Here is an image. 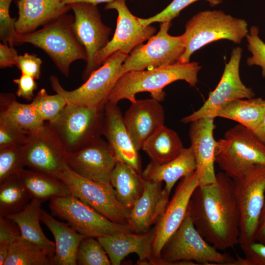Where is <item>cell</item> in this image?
I'll return each mask as SVG.
<instances>
[{
    "mask_svg": "<svg viewBox=\"0 0 265 265\" xmlns=\"http://www.w3.org/2000/svg\"><path fill=\"white\" fill-rule=\"evenodd\" d=\"M187 212L199 233L217 250L238 244L240 215L233 180L223 171L216 174L214 183L196 187Z\"/></svg>",
    "mask_w": 265,
    "mask_h": 265,
    "instance_id": "6da1fadb",
    "label": "cell"
},
{
    "mask_svg": "<svg viewBox=\"0 0 265 265\" xmlns=\"http://www.w3.org/2000/svg\"><path fill=\"white\" fill-rule=\"evenodd\" d=\"M201 68L196 62H177L159 67L127 72L117 80L107 101L117 104L121 100L127 99L132 103L136 101L137 93L148 92L152 98L161 102L165 95L163 89L172 82L183 80L190 86H195Z\"/></svg>",
    "mask_w": 265,
    "mask_h": 265,
    "instance_id": "7a4b0ae2",
    "label": "cell"
},
{
    "mask_svg": "<svg viewBox=\"0 0 265 265\" xmlns=\"http://www.w3.org/2000/svg\"><path fill=\"white\" fill-rule=\"evenodd\" d=\"M74 17L65 13L32 32L17 35L15 45L29 43L42 50L66 77L71 64L78 60L87 61L86 50L73 29Z\"/></svg>",
    "mask_w": 265,
    "mask_h": 265,
    "instance_id": "3957f363",
    "label": "cell"
},
{
    "mask_svg": "<svg viewBox=\"0 0 265 265\" xmlns=\"http://www.w3.org/2000/svg\"><path fill=\"white\" fill-rule=\"evenodd\" d=\"M197 231L187 212L160 252V265H236L237 260L222 253Z\"/></svg>",
    "mask_w": 265,
    "mask_h": 265,
    "instance_id": "277c9868",
    "label": "cell"
},
{
    "mask_svg": "<svg viewBox=\"0 0 265 265\" xmlns=\"http://www.w3.org/2000/svg\"><path fill=\"white\" fill-rule=\"evenodd\" d=\"M248 24L242 19L221 10H204L194 15L186 24L184 32L186 44L178 62H190L191 55L205 45L226 39L240 44L248 33Z\"/></svg>",
    "mask_w": 265,
    "mask_h": 265,
    "instance_id": "5b68a950",
    "label": "cell"
},
{
    "mask_svg": "<svg viewBox=\"0 0 265 265\" xmlns=\"http://www.w3.org/2000/svg\"><path fill=\"white\" fill-rule=\"evenodd\" d=\"M214 160L233 180L255 165H265V144L252 131L238 124L216 141Z\"/></svg>",
    "mask_w": 265,
    "mask_h": 265,
    "instance_id": "8992f818",
    "label": "cell"
},
{
    "mask_svg": "<svg viewBox=\"0 0 265 265\" xmlns=\"http://www.w3.org/2000/svg\"><path fill=\"white\" fill-rule=\"evenodd\" d=\"M128 54L120 51L110 55L79 87L71 91L65 89L58 78L51 76L53 90L61 95L68 104L97 107L105 106L107 98L118 79L121 67Z\"/></svg>",
    "mask_w": 265,
    "mask_h": 265,
    "instance_id": "52a82bcc",
    "label": "cell"
},
{
    "mask_svg": "<svg viewBox=\"0 0 265 265\" xmlns=\"http://www.w3.org/2000/svg\"><path fill=\"white\" fill-rule=\"evenodd\" d=\"M104 120L105 106L89 107L67 104L57 118L49 123L67 152H74L101 137Z\"/></svg>",
    "mask_w": 265,
    "mask_h": 265,
    "instance_id": "ba28073f",
    "label": "cell"
},
{
    "mask_svg": "<svg viewBox=\"0 0 265 265\" xmlns=\"http://www.w3.org/2000/svg\"><path fill=\"white\" fill-rule=\"evenodd\" d=\"M233 183L240 215L238 244L241 246L254 240L265 198V165L252 166Z\"/></svg>",
    "mask_w": 265,
    "mask_h": 265,
    "instance_id": "9c48e42d",
    "label": "cell"
},
{
    "mask_svg": "<svg viewBox=\"0 0 265 265\" xmlns=\"http://www.w3.org/2000/svg\"><path fill=\"white\" fill-rule=\"evenodd\" d=\"M171 22L160 23L159 30L144 44L136 47L127 56L121 67V76L132 71L152 69L178 61L186 49L185 33L171 36L168 33Z\"/></svg>",
    "mask_w": 265,
    "mask_h": 265,
    "instance_id": "30bf717a",
    "label": "cell"
},
{
    "mask_svg": "<svg viewBox=\"0 0 265 265\" xmlns=\"http://www.w3.org/2000/svg\"><path fill=\"white\" fill-rule=\"evenodd\" d=\"M52 213L78 233L86 237H100L132 232L129 225L114 222L73 196L50 200Z\"/></svg>",
    "mask_w": 265,
    "mask_h": 265,
    "instance_id": "8fae6325",
    "label": "cell"
},
{
    "mask_svg": "<svg viewBox=\"0 0 265 265\" xmlns=\"http://www.w3.org/2000/svg\"><path fill=\"white\" fill-rule=\"evenodd\" d=\"M67 151L49 122L37 131L28 134L23 146L25 166L59 179L67 166Z\"/></svg>",
    "mask_w": 265,
    "mask_h": 265,
    "instance_id": "7c38bea8",
    "label": "cell"
},
{
    "mask_svg": "<svg viewBox=\"0 0 265 265\" xmlns=\"http://www.w3.org/2000/svg\"><path fill=\"white\" fill-rule=\"evenodd\" d=\"M59 179L66 184L72 196L110 220L128 225L130 210L118 201L111 185L84 178L73 171L68 165Z\"/></svg>",
    "mask_w": 265,
    "mask_h": 265,
    "instance_id": "4fadbf2b",
    "label": "cell"
},
{
    "mask_svg": "<svg viewBox=\"0 0 265 265\" xmlns=\"http://www.w3.org/2000/svg\"><path fill=\"white\" fill-rule=\"evenodd\" d=\"M242 50L234 48L230 60L225 64L221 79L207 100L196 111L183 118L181 121L188 123L202 118H215L216 113L228 103L238 99H250L255 97L253 90L242 82L239 75V64Z\"/></svg>",
    "mask_w": 265,
    "mask_h": 265,
    "instance_id": "5bb4252c",
    "label": "cell"
},
{
    "mask_svg": "<svg viewBox=\"0 0 265 265\" xmlns=\"http://www.w3.org/2000/svg\"><path fill=\"white\" fill-rule=\"evenodd\" d=\"M105 8L117 11V25L112 38L94 56L95 71L113 53L120 51L129 54L157 31L156 28L151 25L144 26L140 23L138 17L134 16L127 7L126 0H113L106 3Z\"/></svg>",
    "mask_w": 265,
    "mask_h": 265,
    "instance_id": "9a60e30c",
    "label": "cell"
},
{
    "mask_svg": "<svg viewBox=\"0 0 265 265\" xmlns=\"http://www.w3.org/2000/svg\"><path fill=\"white\" fill-rule=\"evenodd\" d=\"M70 6L74 14V32L88 56L82 75V79L85 81L95 71L94 56L109 41L111 29L103 23L97 4L78 2Z\"/></svg>",
    "mask_w": 265,
    "mask_h": 265,
    "instance_id": "2e32d148",
    "label": "cell"
},
{
    "mask_svg": "<svg viewBox=\"0 0 265 265\" xmlns=\"http://www.w3.org/2000/svg\"><path fill=\"white\" fill-rule=\"evenodd\" d=\"M198 185L196 171L182 178L177 185L171 200L155 225L156 230L153 244L154 261L152 265H160L162 248L183 221L191 196Z\"/></svg>",
    "mask_w": 265,
    "mask_h": 265,
    "instance_id": "e0dca14e",
    "label": "cell"
},
{
    "mask_svg": "<svg viewBox=\"0 0 265 265\" xmlns=\"http://www.w3.org/2000/svg\"><path fill=\"white\" fill-rule=\"evenodd\" d=\"M68 166L88 180L111 185L112 172L118 162L107 141L101 137L74 152H67Z\"/></svg>",
    "mask_w": 265,
    "mask_h": 265,
    "instance_id": "ac0fdd59",
    "label": "cell"
},
{
    "mask_svg": "<svg viewBox=\"0 0 265 265\" xmlns=\"http://www.w3.org/2000/svg\"><path fill=\"white\" fill-rule=\"evenodd\" d=\"M102 134L106 138L117 161L127 164L141 175L139 151L131 139L117 104L108 101L105 104Z\"/></svg>",
    "mask_w": 265,
    "mask_h": 265,
    "instance_id": "d6986e66",
    "label": "cell"
},
{
    "mask_svg": "<svg viewBox=\"0 0 265 265\" xmlns=\"http://www.w3.org/2000/svg\"><path fill=\"white\" fill-rule=\"evenodd\" d=\"M214 118H200L190 122L189 137L196 163L199 186L214 183V150L216 142L213 137Z\"/></svg>",
    "mask_w": 265,
    "mask_h": 265,
    "instance_id": "ffe728a7",
    "label": "cell"
},
{
    "mask_svg": "<svg viewBox=\"0 0 265 265\" xmlns=\"http://www.w3.org/2000/svg\"><path fill=\"white\" fill-rule=\"evenodd\" d=\"M164 119L163 107L153 98L132 102L123 116L126 129L138 151L152 134L164 125Z\"/></svg>",
    "mask_w": 265,
    "mask_h": 265,
    "instance_id": "44dd1931",
    "label": "cell"
},
{
    "mask_svg": "<svg viewBox=\"0 0 265 265\" xmlns=\"http://www.w3.org/2000/svg\"><path fill=\"white\" fill-rule=\"evenodd\" d=\"M155 227L144 233H124L97 238L107 254L111 265H119L131 253L138 257L137 265H152Z\"/></svg>",
    "mask_w": 265,
    "mask_h": 265,
    "instance_id": "7402d4cb",
    "label": "cell"
},
{
    "mask_svg": "<svg viewBox=\"0 0 265 265\" xmlns=\"http://www.w3.org/2000/svg\"><path fill=\"white\" fill-rule=\"evenodd\" d=\"M195 157L192 148H185L181 154L174 159L162 164L151 161L142 172L146 180L165 182L157 211V218L163 213L169 202V198L175 183L182 178L195 171Z\"/></svg>",
    "mask_w": 265,
    "mask_h": 265,
    "instance_id": "603a6c76",
    "label": "cell"
},
{
    "mask_svg": "<svg viewBox=\"0 0 265 265\" xmlns=\"http://www.w3.org/2000/svg\"><path fill=\"white\" fill-rule=\"evenodd\" d=\"M17 5L15 27L18 35L32 32L71 9L62 0H18Z\"/></svg>",
    "mask_w": 265,
    "mask_h": 265,
    "instance_id": "cb8c5ba5",
    "label": "cell"
},
{
    "mask_svg": "<svg viewBox=\"0 0 265 265\" xmlns=\"http://www.w3.org/2000/svg\"><path fill=\"white\" fill-rule=\"evenodd\" d=\"M41 221L48 228L55 240L53 265H76L79 246L86 236L80 234L67 224L61 222L43 209Z\"/></svg>",
    "mask_w": 265,
    "mask_h": 265,
    "instance_id": "d4e9b609",
    "label": "cell"
},
{
    "mask_svg": "<svg viewBox=\"0 0 265 265\" xmlns=\"http://www.w3.org/2000/svg\"><path fill=\"white\" fill-rule=\"evenodd\" d=\"M162 182L144 179V190L130 211L128 225L132 232H148L156 223V214L162 191Z\"/></svg>",
    "mask_w": 265,
    "mask_h": 265,
    "instance_id": "484cf974",
    "label": "cell"
},
{
    "mask_svg": "<svg viewBox=\"0 0 265 265\" xmlns=\"http://www.w3.org/2000/svg\"><path fill=\"white\" fill-rule=\"evenodd\" d=\"M42 203L40 200L32 199L22 211L6 217L18 225L24 238L44 248L53 261L55 243L46 237L40 224Z\"/></svg>",
    "mask_w": 265,
    "mask_h": 265,
    "instance_id": "4316f807",
    "label": "cell"
},
{
    "mask_svg": "<svg viewBox=\"0 0 265 265\" xmlns=\"http://www.w3.org/2000/svg\"><path fill=\"white\" fill-rule=\"evenodd\" d=\"M185 148L177 133L163 125L144 142L141 149L151 161L162 164L177 158Z\"/></svg>",
    "mask_w": 265,
    "mask_h": 265,
    "instance_id": "83f0119b",
    "label": "cell"
},
{
    "mask_svg": "<svg viewBox=\"0 0 265 265\" xmlns=\"http://www.w3.org/2000/svg\"><path fill=\"white\" fill-rule=\"evenodd\" d=\"M110 184L118 201L130 211L144 190V179L127 164L118 161L112 172Z\"/></svg>",
    "mask_w": 265,
    "mask_h": 265,
    "instance_id": "f1b7e54d",
    "label": "cell"
},
{
    "mask_svg": "<svg viewBox=\"0 0 265 265\" xmlns=\"http://www.w3.org/2000/svg\"><path fill=\"white\" fill-rule=\"evenodd\" d=\"M18 176L31 199L43 202L55 197L72 196L64 183L47 174L24 169Z\"/></svg>",
    "mask_w": 265,
    "mask_h": 265,
    "instance_id": "f546056e",
    "label": "cell"
},
{
    "mask_svg": "<svg viewBox=\"0 0 265 265\" xmlns=\"http://www.w3.org/2000/svg\"><path fill=\"white\" fill-rule=\"evenodd\" d=\"M265 113V100L262 98L238 99L222 107L216 114L219 117L236 121L252 132Z\"/></svg>",
    "mask_w": 265,
    "mask_h": 265,
    "instance_id": "4dcf8cb0",
    "label": "cell"
},
{
    "mask_svg": "<svg viewBox=\"0 0 265 265\" xmlns=\"http://www.w3.org/2000/svg\"><path fill=\"white\" fill-rule=\"evenodd\" d=\"M31 200L18 175L0 183V216L6 217L21 212Z\"/></svg>",
    "mask_w": 265,
    "mask_h": 265,
    "instance_id": "1f68e13d",
    "label": "cell"
},
{
    "mask_svg": "<svg viewBox=\"0 0 265 265\" xmlns=\"http://www.w3.org/2000/svg\"><path fill=\"white\" fill-rule=\"evenodd\" d=\"M53 265L52 258L44 248L21 236L9 244L3 265Z\"/></svg>",
    "mask_w": 265,
    "mask_h": 265,
    "instance_id": "d6a6232c",
    "label": "cell"
},
{
    "mask_svg": "<svg viewBox=\"0 0 265 265\" xmlns=\"http://www.w3.org/2000/svg\"><path fill=\"white\" fill-rule=\"evenodd\" d=\"M0 114L19 126L28 134L39 130L44 124L31 104L18 102L14 97L3 108Z\"/></svg>",
    "mask_w": 265,
    "mask_h": 265,
    "instance_id": "836d02e7",
    "label": "cell"
},
{
    "mask_svg": "<svg viewBox=\"0 0 265 265\" xmlns=\"http://www.w3.org/2000/svg\"><path fill=\"white\" fill-rule=\"evenodd\" d=\"M30 103L40 119L49 123L55 120L67 105L61 95H49L44 88L37 92Z\"/></svg>",
    "mask_w": 265,
    "mask_h": 265,
    "instance_id": "e575fe53",
    "label": "cell"
},
{
    "mask_svg": "<svg viewBox=\"0 0 265 265\" xmlns=\"http://www.w3.org/2000/svg\"><path fill=\"white\" fill-rule=\"evenodd\" d=\"M79 265H110L109 258L97 238L87 237L80 242L77 255Z\"/></svg>",
    "mask_w": 265,
    "mask_h": 265,
    "instance_id": "d590c367",
    "label": "cell"
},
{
    "mask_svg": "<svg viewBox=\"0 0 265 265\" xmlns=\"http://www.w3.org/2000/svg\"><path fill=\"white\" fill-rule=\"evenodd\" d=\"M23 146L0 148V183L24 169Z\"/></svg>",
    "mask_w": 265,
    "mask_h": 265,
    "instance_id": "8d00e7d4",
    "label": "cell"
},
{
    "mask_svg": "<svg viewBox=\"0 0 265 265\" xmlns=\"http://www.w3.org/2000/svg\"><path fill=\"white\" fill-rule=\"evenodd\" d=\"M199 0H173L164 9L156 15L148 18H138L140 23L144 26L156 22H171L177 18L181 11L191 4ZM211 6L213 7L220 4L222 0H205Z\"/></svg>",
    "mask_w": 265,
    "mask_h": 265,
    "instance_id": "74e56055",
    "label": "cell"
},
{
    "mask_svg": "<svg viewBox=\"0 0 265 265\" xmlns=\"http://www.w3.org/2000/svg\"><path fill=\"white\" fill-rule=\"evenodd\" d=\"M28 133L19 126L0 114V148L12 146H24Z\"/></svg>",
    "mask_w": 265,
    "mask_h": 265,
    "instance_id": "f35d334b",
    "label": "cell"
},
{
    "mask_svg": "<svg viewBox=\"0 0 265 265\" xmlns=\"http://www.w3.org/2000/svg\"><path fill=\"white\" fill-rule=\"evenodd\" d=\"M259 29L257 26H252L246 38L247 48L252 55L246 60L247 64L251 66H259L262 69V76L265 78V43L259 36Z\"/></svg>",
    "mask_w": 265,
    "mask_h": 265,
    "instance_id": "ab89813d",
    "label": "cell"
},
{
    "mask_svg": "<svg viewBox=\"0 0 265 265\" xmlns=\"http://www.w3.org/2000/svg\"><path fill=\"white\" fill-rule=\"evenodd\" d=\"M13 0H0V39L1 42L8 43L10 46L15 45L18 35L15 27L17 18L10 15V7Z\"/></svg>",
    "mask_w": 265,
    "mask_h": 265,
    "instance_id": "60d3db41",
    "label": "cell"
},
{
    "mask_svg": "<svg viewBox=\"0 0 265 265\" xmlns=\"http://www.w3.org/2000/svg\"><path fill=\"white\" fill-rule=\"evenodd\" d=\"M240 246L244 257L237 255L236 265H265V244L253 241Z\"/></svg>",
    "mask_w": 265,
    "mask_h": 265,
    "instance_id": "b9f144b4",
    "label": "cell"
},
{
    "mask_svg": "<svg viewBox=\"0 0 265 265\" xmlns=\"http://www.w3.org/2000/svg\"><path fill=\"white\" fill-rule=\"evenodd\" d=\"M42 64V59L36 54L25 53L23 55H18L16 66L21 71V74L38 79L41 73Z\"/></svg>",
    "mask_w": 265,
    "mask_h": 265,
    "instance_id": "7bdbcfd3",
    "label": "cell"
},
{
    "mask_svg": "<svg viewBox=\"0 0 265 265\" xmlns=\"http://www.w3.org/2000/svg\"><path fill=\"white\" fill-rule=\"evenodd\" d=\"M35 79L33 77L21 74L18 79H14L13 82L17 85L16 94L20 98L31 101L34 97V92L37 88Z\"/></svg>",
    "mask_w": 265,
    "mask_h": 265,
    "instance_id": "ee69618b",
    "label": "cell"
},
{
    "mask_svg": "<svg viewBox=\"0 0 265 265\" xmlns=\"http://www.w3.org/2000/svg\"><path fill=\"white\" fill-rule=\"evenodd\" d=\"M21 236L20 229L14 222L0 216V244L9 245Z\"/></svg>",
    "mask_w": 265,
    "mask_h": 265,
    "instance_id": "f6af8a7d",
    "label": "cell"
},
{
    "mask_svg": "<svg viewBox=\"0 0 265 265\" xmlns=\"http://www.w3.org/2000/svg\"><path fill=\"white\" fill-rule=\"evenodd\" d=\"M18 54L14 47L8 43H0V68L3 69L16 66Z\"/></svg>",
    "mask_w": 265,
    "mask_h": 265,
    "instance_id": "bcb514c9",
    "label": "cell"
},
{
    "mask_svg": "<svg viewBox=\"0 0 265 265\" xmlns=\"http://www.w3.org/2000/svg\"><path fill=\"white\" fill-rule=\"evenodd\" d=\"M254 241L265 244V198L259 218Z\"/></svg>",
    "mask_w": 265,
    "mask_h": 265,
    "instance_id": "7dc6e473",
    "label": "cell"
},
{
    "mask_svg": "<svg viewBox=\"0 0 265 265\" xmlns=\"http://www.w3.org/2000/svg\"><path fill=\"white\" fill-rule=\"evenodd\" d=\"M253 132L260 141L265 144V113L260 123Z\"/></svg>",
    "mask_w": 265,
    "mask_h": 265,
    "instance_id": "c3c4849f",
    "label": "cell"
},
{
    "mask_svg": "<svg viewBox=\"0 0 265 265\" xmlns=\"http://www.w3.org/2000/svg\"><path fill=\"white\" fill-rule=\"evenodd\" d=\"M113 0H62V2L67 5H71L73 3L78 2H86L94 4H98L101 3H108Z\"/></svg>",
    "mask_w": 265,
    "mask_h": 265,
    "instance_id": "681fc988",
    "label": "cell"
},
{
    "mask_svg": "<svg viewBox=\"0 0 265 265\" xmlns=\"http://www.w3.org/2000/svg\"><path fill=\"white\" fill-rule=\"evenodd\" d=\"M9 245L0 244V265H3L9 252Z\"/></svg>",
    "mask_w": 265,
    "mask_h": 265,
    "instance_id": "f907efd6",
    "label": "cell"
}]
</instances>
